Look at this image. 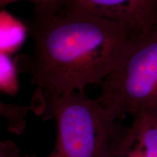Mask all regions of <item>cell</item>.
<instances>
[{
    "label": "cell",
    "mask_w": 157,
    "mask_h": 157,
    "mask_svg": "<svg viewBox=\"0 0 157 157\" xmlns=\"http://www.w3.org/2000/svg\"><path fill=\"white\" fill-rule=\"evenodd\" d=\"M63 7L117 21L133 36L157 25V0H65Z\"/></svg>",
    "instance_id": "277c9868"
},
{
    "label": "cell",
    "mask_w": 157,
    "mask_h": 157,
    "mask_svg": "<svg viewBox=\"0 0 157 157\" xmlns=\"http://www.w3.org/2000/svg\"><path fill=\"white\" fill-rule=\"evenodd\" d=\"M31 109L56 121V143L47 157H117L128 130L98 98L84 92L35 90Z\"/></svg>",
    "instance_id": "7a4b0ae2"
},
{
    "label": "cell",
    "mask_w": 157,
    "mask_h": 157,
    "mask_svg": "<svg viewBox=\"0 0 157 157\" xmlns=\"http://www.w3.org/2000/svg\"><path fill=\"white\" fill-rule=\"evenodd\" d=\"M18 149L10 141L2 143L1 145V157H20Z\"/></svg>",
    "instance_id": "9c48e42d"
},
{
    "label": "cell",
    "mask_w": 157,
    "mask_h": 157,
    "mask_svg": "<svg viewBox=\"0 0 157 157\" xmlns=\"http://www.w3.org/2000/svg\"><path fill=\"white\" fill-rule=\"evenodd\" d=\"M0 52L13 55L21 48L29 34L26 23L2 10L0 13Z\"/></svg>",
    "instance_id": "8992f818"
},
{
    "label": "cell",
    "mask_w": 157,
    "mask_h": 157,
    "mask_svg": "<svg viewBox=\"0 0 157 157\" xmlns=\"http://www.w3.org/2000/svg\"><path fill=\"white\" fill-rule=\"evenodd\" d=\"M19 1H29L34 5V14L41 16L52 15L64 6L65 0H0V7H4L9 4Z\"/></svg>",
    "instance_id": "ba28073f"
},
{
    "label": "cell",
    "mask_w": 157,
    "mask_h": 157,
    "mask_svg": "<svg viewBox=\"0 0 157 157\" xmlns=\"http://www.w3.org/2000/svg\"><path fill=\"white\" fill-rule=\"evenodd\" d=\"M100 87L97 98L116 119L157 114V25L129 39Z\"/></svg>",
    "instance_id": "3957f363"
},
{
    "label": "cell",
    "mask_w": 157,
    "mask_h": 157,
    "mask_svg": "<svg viewBox=\"0 0 157 157\" xmlns=\"http://www.w3.org/2000/svg\"><path fill=\"white\" fill-rule=\"evenodd\" d=\"M12 55L0 52V88L2 92L14 95L18 90V82L17 78V63L15 58L13 60Z\"/></svg>",
    "instance_id": "52a82bcc"
},
{
    "label": "cell",
    "mask_w": 157,
    "mask_h": 157,
    "mask_svg": "<svg viewBox=\"0 0 157 157\" xmlns=\"http://www.w3.org/2000/svg\"><path fill=\"white\" fill-rule=\"evenodd\" d=\"M117 157H157V114L133 117Z\"/></svg>",
    "instance_id": "5b68a950"
},
{
    "label": "cell",
    "mask_w": 157,
    "mask_h": 157,
    "mask_svg": "<svg viewBox=\"0 0 157 157\" xmlns=\"http://www.w3.org/2000/svg\"><path fill=\"white\" fill-rule=\"evenodd\" d=\"M26 23L32 54L15 58L36 90L64 94L101 85L132 34L125 25L63 7L52 15L33 13Z\"/></svg>",
    "instance_id": "6da1fadb"
}]
</instances>
